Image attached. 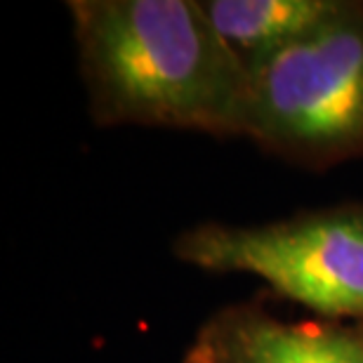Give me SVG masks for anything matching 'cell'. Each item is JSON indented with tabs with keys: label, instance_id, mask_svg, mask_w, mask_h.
<instances>
[{
	"label": "cell",
	"instance_id": "obj_2",
	"mask_svg": "<svg viewBox=\"0 0 363 363\" xmlns=\"http://www.w3.org/2000/svg\"><path fill=\"white\" fill-rule=\"evenodd\" d=\"M245 140L304 168L363 158V0L252 71Z\"/></svg>",
	"mask_w": 363,
	"mask_h": 363
},
{
	"label": "cell",
	"instance_id": "obj_1",
	"mask_svg": "<svg viewBox=\"0 0 363 363\" xmlns=\"http://www.w3.org/2000/svg\"><path fill=\"white\" fill-rule=\"evenodd\" d=\"M67 10L94 125L248 135L250 71L201 0H69Z\"/></svg>",
	"mask_w": 363,
	"mask_h": 363
},
{
	"label": "cell",
	"instance_id": "obj_5",
	"mask_svg": "<svg viewBox=\"0 0 363 363\" xmlns=\"http://www.w3.org/2000/svg\"><path fill=\"white\" fill-rule=\"evenodd\" d=\"M347 3L350 0H201L217 33L250 74L316 33Z\"/></svg>",
	"mask_w": 363,
	"mask_h": 363
},
{
	"label": "cell",
	"instance_id": "obj_3",
	"mask_svg": "<svg viewBox=\"0 0 363 363\" xmlns=\"http://www.w3.org/2000/svg\"><path fill=\"white\" fill-rule=\"evenodd\" d=\"M179 262L262 279L330 321L363 323V201L259 224L201 222L172 241Z\"/></svg>",
	"mask_w": 363,
	"mask_h": 363
},
{
	"label": "cell",
	"instance_id": "obj_4",
	"mask_svg": "<svg viewBox=\"0 0 363 363\" xmlns=\"http://www.w3.org/2000/svg\"><path fill=\"white\" fill-rule=\"evenodd\" d=\"M182 363H363V323L286 321L259 302H236L199 325Z\"/></svg>",
	"mask_w": 363,
	"mask_h": 363
}]
</instances>
